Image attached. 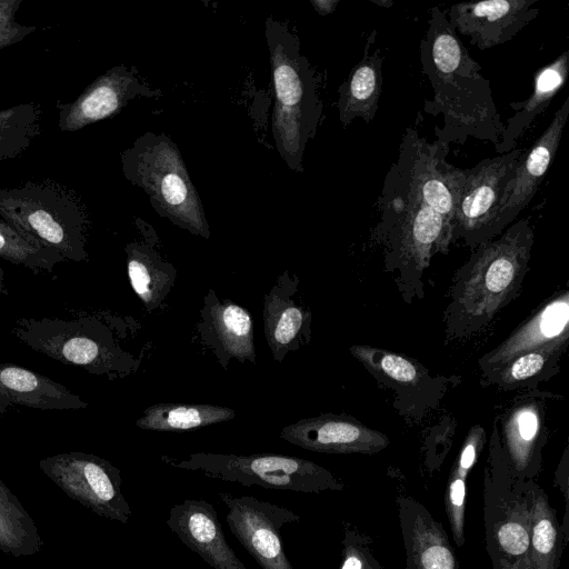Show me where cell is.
<instances>
[{
	"label": "cell",
	"mask_w": 569,
	"mask_h": 569,
	"mask_svg": "<svg viewBox=\"0 0 569 569\" xmlns=\"http://www.w3.org/2000/svg\"><path fill=\"white\" fill-rule=\"evenodd\" d=\"M522 154V149L515 148L465 169L466 180L455 214L452 242L462 240L476 249L491 240L501 199Z\"/></svg>",
	"instance_id": "11"
},
{
	"label": "cell",
	"mask_w": 569,
	"mask_h": 569,
	"mask_svg": "<svg viewBox=\"0 0 569 569\" xmlns=\"http://www.w3.org/2000/svg\"><path fill=\"white\" fill-rule=\"evenodd\" d=\"M351 353L379 378H387L396 386H418L428 377L415 361L386 350L353 346Z\"/></svg>",
	"instance_id": "33"
},
{
	"label": "cell",
	"mask_w": 569,
	"mask_h": 569,
	"mask_svg": "<svg viewBox=\"0 0 569 569\" xmlns=\"http://www.w3.org/2000/svg\"><path fill=\"white\" fill-rule=\"evenodd\" d=\"M568 293L549 301L507 340L483 356L479 363L486 377L491 376L513 358L531 351H562L568 340Z\"/></svg>",
	"instance_id": "17"
},
{
	"label": "cell",
	"mask_w": 569,
	"mask_h": 569,
	"mask_svg": "<svg viewBox=\"0 0 569 569\" xmlns=\"http://www.w3.org/2000/svg\"><path fill=\"white\" fill-rule=\"evenodd\" d=\"M262 318L267 343L277 361L309 341L310 312L280 282L264 296Z\"/></svg>",
	"instance_id": "23"
},
{
	"label": "cell",
	"mask_w": 569,
	"mask_h": 569,
	"mask_svg": "<svg viewBox=\"0 0 569 569\" xmlns=\"http://www.w3.org/2000/svg\"><path fill=\"white\" fill-rule=\"evenodd\" d=\"M127 251V271L132 289L148 310L157 308L171 289L176 271L166 261L141 243H130Z\"/></svg>",
	"instance_id": "27"
},
{
	"label": "cell",
	"mask_w": 569,
	"mask_h": 569,
	"mask_svg": "<svg viewBox=\"0 0 569 569\" xmlns=\"http://www.w3.org/2000/svg\"><path fill=\"white\" fill-rule=\"evenodd\" d=\"M448 151V146L429 142L416 128L405 131L377 201L380 220L375 234L391 269L419 276L430 258L452 242L466 176L465 169L447 161Z\"/></svg>",
	"instance_id": "1"
},
{
	"label": "cell",
	"mask_w": 569,
	"mask_h": 569,
	"mask_svg": "<svg viewBox=\"0 0 569 569\" xmlns=\"http://www.w3.org/2000/svg\"><path fill=\"white\" fill-rule=\"evenodd\" d=\"M406 569H459L449 537L438 520L412 497L397 498Z\"/></svg>",
	"instance_id": "19"
},
{
	"label": "cell",
	"mask_w": 569,
	"mask_h": 569,
	"mask_svg": "<svg viewBox=\"0 0 569 569\" xmlns=\"http://www.w3.org/2000/svg\"><path fill=\"white\" fill-rule=\"evenodd\" d=\"M371 539L358 530L346 528L341 562L337 569H382L370 547Z\"/></svg>",
	"instance_id": "35"
},
{
	"label": "cell",
	"mask_w": 569,
	"mask_h": 569,
	"mask_svg": "<svg viewBox=\"0 0 569 569\" xmlns=\"http://www.w3.org/2000/svg\"><path fill=\"white\" fill-rule=\"evenodd\" d=\"M539 0H487L460 2L445 12L456 33L480 50L506 43L535 20Z\"/></svg>",
	"instance_id": "13"
},
{
	"label": "cell",
	"mask_w": 569,
	"mask_h": 569,
	"mask_svg": "<svg viewBox=\"0 0 569 569\" xmlns=\"http://www.w3.org/2000/svg\"><path fill=\"white\" fill-rule=\"evenodd\" d=\"M149 93L132 68L120 64L96 78L73 101H57L58 126L74 132L89 124L117 116L130 100Z\"/></svg>",
	"instance_id": "15"
},
{
	"label": "cell",
	"mask_w": 569,
	"mask_h": 569,
	"mask_svg": "<svg viewBox=\"0 0 569 569\" xmlns=\"http://www.w3.org/2000/svg\"><path fill=\"white\" fill-rule=\"evenodd\" d=\"M376 34V30L370 33L362 58L338 89L337 106L343 127L349 126L356 118L370 123L376 116L383 83V57L380 49L375 47Z\"/></svg>",
	"instance_id": "21"
},
{
	"label": "cell",
	"mask_w": 569,
	"mask_h": 569,
	"mask_svg": "<svg viewBox=\"0 0 569 569\" xmlns=\"http://www.w3.org/2000/svg\"><path fill=\"white\" fill-rule=\"evenodd\" d=\"M166 523L213 569H247L230 548L214 507L206 500L186 499L172 506Z\"/></svg>",
	"instance_id": "18"
},
{
	"label": "cell",
	"mask_w": 569,
	"mask_h": 569,
	"mask_svg": "<svg viewBox=\"0 0 569 569\" xmlns=\"http://www.w3.org/2000/svg\"><path fill=\"white\" fill-rule=\"evenodd\" d=\"M23 406L41 410H71L88 403L63 385L14 363H0V415Z\"/></svg>",
	"instance_id": "20"
},
{
	"label": "cell",
	"mask_w": 569,
	"mask_h": 569,
	"mask_svg": "<svg viewBox=\"0 0 569 569\" xmlns=\"http://www.w3.org/2000/svg\"><path fill=\"white\" fill-rule=\"evenodd\" d=\"M568 73L569 51H565L536 73L533 91L528 99L510 103L516 112L505 123L500 142L495 147L499 154L515 149L517 141L535 118L550 104L556 93L562 88Z\"/></svg>",
	"instance_id": "24"
},
{
	"label": "cell",
	"mask_w": 569,
	"mask_h": 569,
	"mask_svg": "<svg viewBox=\"0 0 569 569\" xmlns=\"http://www.w3.org/2000/svg\"><path fill=\"white\" fill-rule=\"evenodd\" d=\"M202 313V332L219 351L222 360H256L253 323L249 312L229 299L206 297Z\"/></svg>",
	"instance_id": "22"
},
{
	"label": "cell",
	"mask_w": 569,
	"mask_h": 569,
	"mask_svg": "<svg viewBox=\"0 0 569 569\" xmlns=\"http://www.w3.org/2000/svg\"><path fill=\"white\" fill-rule=\"evenodd\" d=\"M121 159L126 178L144 190L160 216L193 234L210 237L200 196L174 142L149 132Z\"/></svg>",
	"instance_id": "7"
},
{
	"label": "cell",
	"mask_w": 569,
	"mask_h": 569,
	"mask_svg": "<svg viewBox=\"0 0 569 569\" xmlns=\"http://www.w3.org/2000/svg\"><path fill=\"white\" fill-rule=\"evenodd\" d=\"M236 412L214 405L157 403L148 407L136 421L149 431H184L233 419Z\"/></svg>",
	"instance_id": "28"
},
{
	"label": "cell",
	"mask_w": 569,
	"mask_h": 569,
	"mask_svg": "<svg viewBox=\"0 0 569 569\" xmlns=\"http://www.w3.org/2000/svg\"><path fill=\"white\" fill-rule=\"evenodd\" d=\"M0 293L9 295V291H8V289L6 288V284H4V271H3L2 268H0Z\"/></svg>",
	"instance_id": "38"
},
{
	"label": "cell",
	"mask_w": 569,
	"mask_h": 569,
	"mask_svg": "<svg viewBox=\"0 0 569 569\" xmlns=\"http://www.w3.org/2000/svg\"><path fill=\"white\" fill-rule=\"evenodd\" d=\"M560 353V351L552 350L522 353L487 377V379L506 389L532 385L552 373Z\"/></svg>",
	"instance_id": "32"
},
{
	"label": "cell",
	"mask_w": 569,
	"mask_h": 569,
	"mask_svg": "<svg viewBox=\"0 0 569 569\" xmlns=\"http://www.w3.org/2000/svg\"><path fill=\"white\" fill-rule=\"evenodd\" d=\"M339 2H340L339 0H311L310 1L313 9L322 17L332 13L336 10Z\"/></svg>",
	"instance_id": "37"
},
{
	"label": "cell",
	"mask_w": 569,
	"mask_h": 569,
	"mask_svg": "<svg viewBox=\"0 0 569 569\" xmlns=\"http://www.w3.org/2000/svg\"><path fill=\"white\" fill-rule=\"evenodd\" d=\"M483 479L486 548L492 569H532L531 482L512 475L501 452Z\"/></svg>",
	"instance_id": "8"
},
{
	"label": "cell",
	"mask_w": 569,
	"mask_h": 569,
	"mask_svg": "<svg viewBox=\"0 0 569 569\" xmlns=\"http://www.w3.org/2000/svg\"><path fill=\"white\" fill-rule=\"evenodd\" d=\"M41 110L36 103H21L0 110V162L23 153L40 134Z\"/></svg>",
	"instance_id": "30"
},
{
	"label": "cell",
	"mask_w": 569,
	"mask_h": 569,
	"mask_svg": "<svg viewBox=\"0 0 569 569\" xmlns=\"http://www.w3.org/2000/svg\"><path fill=\"white\" fill-rule=\"evenodd\" d=\"M0 258L33 273L53 272L66 260L56 250L31 243L3 219H0Z\"/></svg>",
	"instance_id": "31"
},
{
	"label": "cell",
	"mask_w": 569,
	"mask_h": 569,
	"mask_svg": "<svg viewBox=\"0 0 569 569\" xmlns=\"http://www.w3.org/2000/svg\"><path fill=\"white\" fill-rule=\"evenodd\" d=\"M22 0H0V50L16 44L37 30L16 21Z\"/></svg>",
	"instance_id": "36"
},
{
	"label": "cell",
	"mask_w": 569,
	"mask_h": 569,
	"mask_svg": "<svg viewBox=\"0 0 569 569\" xmlns=\"http://www.w3.org/2000/svg\"><path fill=\"white\" fill-rule=\"evenodd\" d=\"M532 246L533 228L526 218L473 249L451 288V301L446 311L449 335L465 337L479 331L516 297Z\"/></svg>",
	"instance_id": "3"
},
{
	"label": "cell",
	"mask_w": 569,
	"mask_h": 569,
	"mask_svg": "<svg viewBox=\"0 0 569 569\" xmlns=\"http://www.w3.org/2000/svg\"><path fill=\"white\" fill-rule=\"evenodd\" d=\"M266 39L274 90L273 139L282 160L300 172L307 143L315 137L322 112L318 81L300 51L298 37L288 27L267 19Z\"/></svg>",
	"instance_id": "4"
},
{
	"label": "cell",
	"mask_w": 569,
	"mask_h": 569,
	"mask_svg": "<svg viewBox=\"0 0 569 569\" xmlns=\"http://www.w3.org/2000/svg\"><path fill=\"white\" fill-rule=\"evenodd\" d=\"M539 425L533 406H522L510 416L505 427L502 453L512 475L521 480H533L541 469Z\"/></svg>",
	"instance_id": "25"
},
{
	"label": "cell",
	"mask_w": 569,
	"mask_h": 569,
	"mask_svg": "<svg viewBox=\"0 0 569 569\" xmlns=\"http://www.w3.org/2000/svg\"><path fill=\"white\" fill-rule=\"evenodd\" d=\"M373 3L380 7L390 8L393 2L390 0H371Z\"/></svg>",
	"instance_id": "39"
},
{
	"label": "cell",
	"mask_w": 569,
	"mask_h": 569,
	"mask_svg": "<svg viewBox=\"0 0 569 569\" xmlns=\"http://www.w3.org/2000/svg\"><path fill=\"white\" fill-rule=\"evenodd\" d=\"M569 116V97L555 112L552 120L539 138L523 154L515 174L507 184L497 217L491 229V239L499 236L529 204L553 161L562 131Z\"/></svg>",
	"instance_id": "14"
},
{
	"label": "cell",
	"mask_w": 569,
	"mask_h": 569,
	"mask_svg": "<svg viewBox=\"0 0 569 569\" xmlns=\"http://www.w3.org/2000/svg\"><path fill=\"white\" fill-rule=\"evenodd\" d=\"M162 460L174 468L198 471L210 478L246 487L256 485L305 493L340 491L345 488L343 482L328 469L291 456L198 452L182 459L166 456Z\"/></svg>",
	"instance_id": "9"
},
{
	"label": "cell",
	"mask_w": 569,
	"mask_h": 569,
	"mask_svg": "<svg viewBox=\"0 0 569 569\" xmlns=\"http://www.w3.org/2000/svg\"><path fill=\"white\" fill-rule=\"evenodd\" d=\"M218 496L228 509L229 529L261 569H293L283 550L280 529L299 521V515L256 497L229 492Z\"/></svg>",
	"instance_id": "12"
},
{
	"label": "cell",
	"mask_w": 569,
	"mask_h": 569,
	"mask_svg": "<svg viewBox=\"0 0 569 569\" xmlns=\"http://www.w3.org/2000/svg\"><path fill=\"white\" fill-rule=\"evenodd\" d=\"M0 217L33 244L66 260H88L89 217L79 196L50 179L0 188Z\"/></svg>",
	"instance_id": "5"
},
{
	"label": "cell",
	"mask_w": 569,
	"mask_h": 569,
	"mask_svg": "<svg viewBox=\"0 0 569 569\" xmlns=\"http://www.w3.org/2000/svg\"><path fill=\"white\" fill-rule=\"evenodd\" d=\"M280 437L303 449L322 453L373 455L389 445L383 433L350 417L332 413L291 423L280 431Z\"/></svg>",
	"instance_id": "16"
},
{
	"label": "cell",
	"mask_w": 569,
	"mask_h": 569,
	"mask_svg": "<svg viewBox=\"0 0 569 569\" xmlns=\"http://www.w3.org/2000/svg\"><path fill=\"white\" fill-rule=\"evenodd\" d=\"M42 547L36 522L0 479V551L22 557L34 555Z\"/></svg>",
	"instance_id": "29"
},
{
	"label": "cell",
	"mask_w": 569,
	"mask_h": 569,
	"mask_svg": "<svg viewBox=\"0 0 569 569\" xmlns=\"http://www.w3.org/2000/svg\"><path fill=\"white\" fill-rule=\"evenodd\" d=\"M11 335L34 351L92 375L114 378L128 368L116 340V326L106 315L20 318Z\"/></svg>",
	"instance_id": "6"
},
{
	"label": "cell",
	"mask_w": 569,
	"mask_h": 569,
	"mask_svg": "<svg viewBox=\"0 0 569 569\" xmlns=\"http://www.w3.org/2000/svg\"><path fill=\"white\" fill-rule=\"evenodd\" d=\"M39 467L67 496L98 516L123 525L131 518L120 470L108 460L92 453L64 452L41 459Z\"/></svg>",
	"instance_id": "10"
},
{
	"label": "cell",
	"mask_w": 569,
	"mask_h": 569,
	"mask_svg": "<svg viewBox=\"0 0 569 569\" xmlns=\"http://www.w3.org/2000/svg\"><path fill=\"white\" fill-rule=\"evenodd\" d=\"M531 562L532 569H559L567 545L549 497L531 482Z\"/></svg>",
	"instance_id": "26"
},
{
	"label": "cell",
	"mask_w": 569,
	"mask_h": 569,
	"mask_svg": "<svg viewBox=\"0 0 569 569\" xmlns=\"http://www.w3.org/2000/svg\"><path fill=\"white\" fill-rule=\"evenodd\" d=\"M428 28L420 42V61L428 77L433 99L425 101V111L442 118L435 128L438 142L463 143L468 138L489 141L495 147L505 130L493 101L490 81L481 66L450 27L445 11H429Z\"/></svg>",
	"instance_id": "2"
},
{
	"label": "cell",
	"mask_w": 569,
	"mask_h": 569,
	"mask_svg": "<svg viewBox=\"0 0 569 569\" xmlns=\"http://www.w3.org/2000/svg\"><path fill=\"white\" fill-rule=\"evenodd\" d=\"M475 461V455L469 451H461L459 459L449 476L445 492V510L453 536V541L458 547H462L466 541V479Z\"/></svg>",
	"instance_id": "34"
}]
</instances>
